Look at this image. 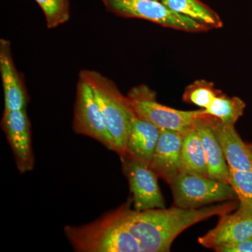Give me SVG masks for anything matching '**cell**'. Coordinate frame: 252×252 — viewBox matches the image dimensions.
Here are the masks:
<instances>
[{
	"label": "cell",
	"instance_id": "obj_15",
	"mask_svg": "<svg viewBox=\"0 0 252 252\" xmlns=\"http://www.w3.org/2000/svg\"><path fill=\"white\" fill-rule=\"evenodd\" d=\"M169 9L200 23L209 30L223 27L220 16L200 0H162Z\"/></svg>",
	"mask_w": 252,
	"mask_h": 252
},
{
	"label": "cell",
	"instance_id": "obj_21",
	"mask_svg": "<svg viewBox=\"0 0 252 252\" xmlns=\"http://www.w3.org/2000/svg\"><path fill=\"white\" fill-rule=\"evenodd\" d=\"M249 148L250 149V150L252 151V144H248Z\"/></svg>",
	"mask_w": 252,
	"mask_h": 252
},
{
	"label": "cell",
	"instance_id": "obj_2",
	"mask_svg": "<svg viewBox=\"0 0 252 252\" xmlns=\"http://www.w3.org/2000/svg\"><path fill=\"white\" fill-rule=\"evenodd\" d=\"M136 117L148 121L160 129L186 132L203 115L202 109L182 111L158 102L157 94L145 84L131 89L127 95Z\"/></svg>",
	"mask_w": 252,
	"mask_h": 252
},
{
	"label": "cell",
	"instance_id": "obj_8",
	"mask_svg": "<svg viewBox=\"0 0 252 252\" xmlns=\"http://www.w3.org/2000/svg\"><path fill=\"white\" fill-rule=\"evenodd\" d=\"M252 238V215L238 207L234 213L229 212L220 216L216 226L199 238L198 243L205 248L214 249Z\"/></svg>",
	"mask_w": 252,
	"mask_h": 252
},
{
	"label": "cell",
	"instance_id": "obj_13",
	"mask_svg": "<svg viewBox=\"0 0 252 252\" xmlns=\"http://www.w3.org/2000/svg\"><path fill=\"white\" fill-rule=\"evenodd\" d=\"M160 135L159 127L136 117L126 143L125 154L123 156L149 165Z\"/></svg>",
	"mask_w": 252,
	"mask_h": 252
},
{
	"label": "cell",
	"instance_id": "obj_3",
	"mask_svg": "<svg viewBox=\"0 0 252 252\" xmlns=\"http://www.w3.org/2000/svg\"><path fill=\"white\" fill-rule=\"evenodd\" d=\"M104 7L121 17L138 18L177 31L202 32L210 31L203 25L169 9L157 0H102Z\"/></svg>",
	"mask_w": 252,
	"mask_h": 252
},
{
	"label": "cell",
	"instance_id": "obj_1",
	"mask_svg": "<svg viewBox=\"0 0 252 252\" xmlns=\"http://www.w3.org/2000/svg\"><path fill=\"white\" fill-rule=\"evenodd\" d=\"M79 77L90 84L98 102L107 126L113 151L125 154L126 143L136 117L127 96H124L114 81L97 71L83 69Z\"/></svg>",
	"mask_w": 252,
	"mask_h": 252
},
{
	"label": "cell",
	"instance_id": "obj_14",
	"mask_svg": "<svg viewBox=\"0 0 252 252\" xmlns=\"http://www.w3.org/2000/svg\"><path fill=\"white\" fill-rule=\"evenodd\" d=\"M180 171L209 177L203 143L194 126L183 133Z\"/></svg>",
	"mask_w": 252,
	"mask_h": 252
},
{
	"label": "cell",
	"instance_id": "obj_19",
	"mask_svg": "<svg viewBox=\"0 0 252 252\" xmlns=\"http://www.w3.org/2000/svg\"><path fill=\"white\" fill-rule=\"evenodd\" d=\"M230 184L238 196L239 207L252 215V172L230 169Z\"/></svg>",
	"mask_w": 252,
	"mask_h": 252
},
{
	"label": "cell",
	"instance_id": "obj_16",
	"mask_svg": "<svg viewBox=\"0 0 252 252\" xmlns=\"http://www.w3.org/2000/svg\"><path fill=\"white\" fill-rule=\"evenodd\" d=\"M246 104L240 97H228L220 93L212 101L207 108L203 109V114L216 118L224 124L235 125L245 112Z\"/></svg>",
	"mask_w": 252,
	"mask_h": 252
},
{
	"label": "cell",
	"instance_id": "obj_10",
	"mask_svg": "<svg viewBox=\"0 0 252 252\" xmlns=\"http://www.w3.org/2000/svg\"><path fill=\"white\" fill-rule=\"evenodd\" d=\"M0 73L4 91V111L26 109V89L15 66L10 41L4 39L0 40Z\"/></svg>",
	"mask_w": 252,
	"mask_h": 252
},
{
	"label": "cell",
	"instance_id": "obj_11",
	"mask_svg": "<svg viewBox=\"0 0 252 252\" xmlns=\"http://www.w3.org/2000/svg\"><path fill=\"white\" fill-rule=\"evenodd\" d=\"M211 126L230 169L252 172V152L242 140L234 125L224 124L212 117Z\"/></svg>",
	"mask_w": 252,
	"mask_h": 252
},
{
	"label": "cell",
	"instance_id": "obj_18",
	"mask_svg": "<svg viewBox=\"0 0 252 252\" xmlns=\"http://www.w3.org/2000/svg\"><path fill=\"white\" fill-rule=\"evenodd\" d=\"M45 16L49 29L67 23L70 17L69 0H35Z\"/></svg>",
	"mask_w": 252,
	"mask_h": 252
},
{
	"label": "cell",
	"instance_id": "obj_5",
	"mask_svg": "<svg viewBox=\"0 0 252 252\" xmlns=\"http://www.w3.org/2000/svg\"><path fill=\"white\" fill-rule=\"evenodd\" d=\"M72 128L75 133L94 139L113 151L103 116L89 83L79 77L77 85Z\"/></svg>",
	"mask_w": 252,
	"mask_h": 252
},
{
	"label": "cell",
	"instance_id": "obj_22",
	"mask_svg": "<svg viewBox=\"0 0 252 252\" xmlns=\"http://www.w3.org/2000/svg\"><path fill=\"white\" fill-rule=\"evenodd\" d=\"M157 1H161L162 0H157Z\"/></svg>",
	"mask_w": 252,
	"mask_h": 252
},
{
	"label": "cell",
	"instance_id": "obj_4",
	"mask_svg": "<svg viewBox=\"0 0 252 252\" xmlns=\"http://www.w3.org/2000/svg\"><path fill=\"white\" fill-rule=\"evenodd\" d=\"M176 207L197 209L238 199L230 184L210 177L180 172L170 184Z\"/></svg>",
	"mask_w": 252,
	"mask_h": 252
},
{
	"label": "cell",
	"instance_id": "obj_7",
	"mask_svg": "<svg viewBox=\"0 0 252 252\" xmlns=\"http://www.w3.org/2000/svg\"><path fill=\"white\" fill-rule=\"evenodd\" d=\"M1 127L14 154L18 171L22 174L32 171L34 166V158L31 124L26 109L14 112L4 111Z\"/></svg>",
	"mask_w": 252,
	"mask_h": 252
},
{
	"label": "cell",
	"instance_id": "obj_9",
	"mask_svg": "<svg viewBox=\"0 0 252 252\" xmlns=\"http://www.w3.org/2000/svg\"><path fill=\"white\" fill-rule=\"evenodd\" d=\"M183 133L160 129V135L149 166L158 177L169 185L180 174L181 150Z\"/></svg>",
	"mask_w": 252,
	"mask_h": 252
},
{
	"label": "cell",
	"instance_id": "obj_17",
	"mask_svg": "<svg viewBox=\"0 0 252 252\" xmlns=\"http://www.w3.org/2000/svg\"><path fill=\"white\" fill-rule=\"evenodd\" d=\"M220 91L217 90L213 83L204 79L196 80L186 88L183 100L200 108H207Z\"/></svg>",
	"mask_w": 252,
	"mask_h": 252
},
{
	"label": "cell",
	"instance_id": "obj_6",
	"mask_svg": "<svg viewBox=\"0 0 252 252\" xmlns=\"http://www.w3.org/2000/svg\"><path fill=\"white\" fill-rule=\"evenodd\" d=\"M122 170L130 185L132 202L136 210L165 208L163 197L158 183V176L148 164L126 157H120Z\"/></svg>",
	"mask_w": 252,
	"mask_h": 252
},
{
	"label": "cell",
	"instance_id": "obj_20",
	"mask_svg": "<svg viewBox=\"0 0 252 252\" xmlns=\"http://www.w3.org/2000/svg\"><path fill=\"white\" fill-rule=\"evenodd\" d=\"M213 250L218 252H252V238L239 243L220 245Z\"/></svg>",
	"mask_w": 252,
	"mask_h": 252
},
{
	"label": "cell",
	"instance_id": "obj_12",
	"mask_svg": "<svg viewBox=\"0 0 252 252\" xmlns=\"http://www.w3.org/2000/svg\"><path fill=\"white\" fill-rule=\"evenodd\" d=\"M211 119V116L203 114L195 123L194 127L198 131L203 143L209 177L212 180L230 184L229 166L212 130Z\"/></svg>",
	"mask_w": 252,
	"mask_h": 252
}]
</instances>
